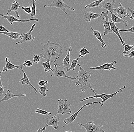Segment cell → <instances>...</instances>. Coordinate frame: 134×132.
<instances>
[{"label":"cell","instance_id":"1","mask_svg":"<svg viewBox=\"0 0 134 132\" xmlns=\"http://www.w3.org/2000/svg\"><path fill=\"white\" fill-rule=\"evenodd\" d=\"M43 45L42 53L40 54L41 59L49 60L50 62L55 63L63 53V47L59 44L51 43L50 40L45 43H40Z\"/></svg>","mask_w":134,"mask_h":132},{"label":"cell","instance_id":"2","mask_svg":"<svg viewBox=\"0 0 134 132\" xmlns=\"http://www.w3.org/2000/svg\"><path fill=\"white\" fill-rule=\"evenodd\" d=\"M77 65L79 67V70L77 72V79H78V81L76 82L75 85L79 86L80 85V89L82 92H85L88 88H90L91 91L95 94L96 92L92 88L90 83L92 74L83 69L79 64H77Z\"/></svg>","mask_w":134,"mask_h":132},{"label":"cell","instance_id":"3","mask_svg":"<svg viewBox=\"0 0 134 132\" xmlns=\"http://www.w3.org/2000/svg\"><path fill=\"white\" fill-rule=\"evenodd\" d=\"M126 86H124L122 88H120L117 91L111 94H99L97 93H95L94 94V96H92L89 97L87 98H85L82 100H80V102H83V101H86V100H89V99H97V98H99L102 99V101H97L91 103V105L92 104H94L95 103H99L100 104L101 106H103L104 104L105 103V102L108 100L109 99L112 98L114 96H116L119 92H122L123 90L125 89Z\"/></svg>","mask_w":134,"mask_h":132},{"label":"cell","instance_id":"4","mask_svg":"<svg viewBox=\"0 0 134 132\" xmlns=\"http://www.w3.org/2000/svg\"><path fill=\"white\" fill-rule=\"evenodd\" d=\"M54 64V68L53 71H52L51 76H53L55 78H66L69 79L70 81H74L77 80L76 77H70L66 74V70H65V68L64 67L63 64L59 65L53 63Z\"/></svg>","mask_w":134,"mask_h":132},{"label":"cell","instance_id":"5","mask_svg":"<svg viewBox=\"0 0 134 132\" xmlns=\"http://www.w3.org/2000/svg\"><path fill=\"white\" fill-rule=\"evenodd\" d=\"M58 107L57 110V113L54 115L57 116L58 114L62 115H70L72 113V111L70 109L71 104L68 102L67 99L63 100L62 99H58Z\"/></svg>","mask_w":134,"mask_h":132},{"label":"cell","instance_id":"6","mask_svg":"<svg viewBox=\"0 0 134 132\" xmlns=\"http://www.w3.org/2000/svg\"><path fill=\"white\" fill-rule=\"evenodd\" d=\"M64 0H54L53 2L51 4L44 5L43 7H55L57 8H59L66 15L68 14L66 10V8L70 9L72 11L75 10V9L74 7H71L64 3Z\"/></svg>","mask_w":134,"mask_h":132},{"label":"cell","instance_id":"7","mask_svg":"<svg viewBox=\"0 0 134 132\" xmlns=\"http://www.w3.org/2000/svg\"><path fill=\"white\" fill-rule=\"evenodd\" d=\"M80 126L86 129L85 132H105L104 130L102 129L103 125H97L94 124L93 121L88 122L86 124H82L80 123H77Z\"/></svg>","mask_w":134,"mask_h":132},{"label":"cell","instance_id":"8","mask_svg":"<svg viewBox=\"0 0 134 132\" xmlns=\"http://www.w3.org/2000/svg\"><path fill=\"white\" fill-rule=\"evenodd\" d=\"M36 25V24H34L33 25H32L31 27V28L28 32L26 33H23L21 34L20 37V38L21 39V40L20 41L16 43V45L21 44L23 43H27L33 41L35 39V38L32 36L31 33Z\"/></svg>","mask_w":134,"mask_h":132},{"label":"cell","instance_id":"9","mask_svg":"<svg viewBox=\"0 0 134 132\" xmlns=\"http://www.w3.org/2000/svg\"><path fill=\"white\" fill-rule=\"evenodd\" d=\"M108 10H107L105 12H102L100 14V15L104 17L105 18L104 21L100 20L103 23L104 28V31L103 32V33L104 36H105V35L113 33V32L110 28V25L109 21V17L108 16Z\"/></svg>","mask_w":134,"mask_h":132},{"label":"cell","instance_id":"10","mask_svg":"<svg viewBox=\"0 0 134 132\" xmlns=\"http://www.w3.org/2000/svg\"><path fill=\"white\" fill-rule=\"evenodd\" d=\"M0 15L4 19L7 20L9 22L10 24L11 25H12L13 23L16 22L23 23H24L29 22L31 21H35L37 22H38L39 21L38 19L36 18H34V19L31 18V19H28V20H20V19L16 18L14 16L10 15V14L5 15L4 14L1 13V14H0Z\"/></svg>","mask_w":134,"mask_h":132},{"label":"cell","instance_id":"11","mask_svg":"<svg viewBox=\"0 0 134 132\" xmlns=\"http://www.w3.org/2000/svg\"><path fill=\"white\" fill-rule=\"evenodd\" d=\"M90 105H91V103H87V104H85V105L84 104L78 111L75 112V113H74L73 115H71L69 117L64 119V123H65V125H64L63 127H64L65 125H67L68 124H71V123L73 122L74 120L76 119V118L77 117L78 115V114L80 112H81V111L85 107L88 106L89 107H90Z\"/></svg>","mask_w":134,"mask_h":132},{"label":"cell","instance_id":"12","mask_svg":"<svg viewBox=\"0 0 134 132\" xmlns=\"http://www.w3.org/2000/svg\"><path fill=\"white\" fill-rule=\"evenodd\" d=\"M117 64V62L116 61H114L111 63H107L104 64L101 66H97V67H92L89 68L90 70H111V69L115 70L117 68L114 67V65Z\"/></svg>","mask_w":134,"mask_h":132},{"label":"cell","instance_id":"13","mask_svg":"<svg viewBox=\"0 0 134 132\" xmlns=\"http://www.w3.org/2000/svg\"><path fill=\"white\" fill-rule=\"evenodd\" d=\"M115 1V0H104L100 3L99 7L104 8L115 14L113 9Z\"/></svg>","mask_w":134,"mask_h":132},{"label":"cell","instance_id":"14","mask_svg":"<svg viewBox=\"0 0 134 132\" xmlns=\"http://www.w3.org/2000/svg\"><path fill=\"white\" fill-rule=\"evenodd\" d=\"M60 123L59 117L57 116H54L50 118H47V123L45 126H52L55 129L57 130L58 128V124Z\"/></svg>","mask_w":134,"mask_h":132},{"label":"cell","instance_id":"15","mask_svg":"<svg viewBox=\"0 0 134 132\" xmlns=\"http://www.w3.org/2000/svg\"><path fill=\"white\" fill-rule=\"evenodd\" d=\"M114 12H115L117 13V16L120 18L123 17H128L129 16V14L127 12V10L122 6V4L120 3L119 4V7L117 8H114Z\"/></svg>","mask_w":134,"mask_h":132},{"label":"cell","instance_id":"16","mask_svg":"<svg viewBox=\"0 0 134 132\" xmlns=\"http://www.w3.org/2000/svg\"><path fill=\"white\" fill-rule=\"evenodd\" d=\"M98 17L105 19L104 17L101 16L100 14L94 13L92 11H88L85 13L83 18L85 22H90L91 20L97 19Z\"/></svg>","mask_w":134,"mask_h":132},{"label":"cell","instance_id":"17","mask_svg":"<svg viewBox=\"0 0 134 132\" xmlns=\"http://www.w3.org/2000/svg\"><path fill=\"white\" fill-rule=\"evenodd\" d=\"M5 66L3 68V72H6L8 70H12L15 68H18L21 70L22 68V66L20 65H16L13 64L10 61V59L8 57H6L5 59Z\"/></svg>","mask_w":134,"mask_h":132},{"label":"cell","instance_id":"18","mask_svg":"<svg viewBox=\"0 0 134 132\" xmlns=\"http://www.w3.org/2000/svg\"><path fill=\"white\" fill-rule=\"evenodd\" d=\"M20 8V6L19 2L15 0L12 4L11 7L8 9L7 14V15H8V14H10L12 12H14L15 13L17 17L19 18H20V16L19 15V12H18V10Z\"/></svg>","mask_w":134,"mask_h":132},{"label":"cell","instance_id":"19","mask_svg":"<svg viewBox=\"0 0 134 132\" xmlns=\"http://www.w3.org/2000/svg\"><path fill=\"white\" fill-rule=\"evenodd\" d=\"M21 70L22 72L23 73V78H22L19 81L20 83H21L23 85H29L30 87L33 88L34 90L35 91L34 93H37V89H36L32 85L30 81H29L28 77H27V76L26 75V73H25V71H24V70L23 69V68L21 69Z\"/></svg>","mask_w":134,"mask_h":132},{"label":"cell","instance_id":"20","mask_svg":"<svg viewBox=\"0 0 134 132\" xmlns=\"http://www.w3.org/2000/svg\"><path fill=\"white\" fill-rule=\"evenodd\" d=\"M26 94H21V95H15L11 92L9 89L7 90L6 93L5 94V96L2 99L0 100V103L2 102L8 101V100L11 99L14 97H26Z\"/></svg>","mask_w":134,"mask_h":132},{"label":"cell","instance_id":"21","mask_svg":"<svg viewBox=\"0 0 134 132\" xmlns=\"http://www.w3.org/2000/svg\"><path fill=\"white\" fill-rule=\"evenodd\" d=\"M109 23L110 28H111L112 32H113V33H115L117 35V36L119 39L121 44L123 45V47H124V44L125 43V42L123 41L122 38L121 37V35H120L119 31V28L117 27V26L115 25L114 23L112 21L109 22Z\"/></svg>","mask_w":134,"mask_h":132},{"label":"cell","instance_id":"22","mask_svg":"<svg viewBox=\"0 0 134 132\" xmlns=\"http://www.w3.org/2000/svg\"><path fill=\"white\" fill-rule=\"evenodd\" d=\"M90 28L93 31V34L94 36L96 37V39L100 43V45H101V47L104 49L105 48L107 45H106L105 42L103 40V38H102L100 32L98 30H94V29H93L92 27H90Z\"/></svg>","mask_w":134,"mask_h":132},{"label":"cell","instance_id":"23","mask_svg":"<svg viewBox=\"0 0 134 132\" xmlns=\"http://www.w3.org/2000/svg\"><path fill=\"white\" fill-rule=\"evenodd\" d=\"M72 47H70L69 49V50L68 51V53L67 55H66L64 59L63 60L62 64L63 65L64 67L66 70L68 69L70 67V63H71V60H70V52L71 50H72Z\"/></svg>","mask_w":134,"mask_h":132},{"label":"cell","instance_id":"24","mask_svg":"<svg viewBox=\"0 0 134 132\" xmlns=\"http://www.w3.org/2000/svg\"><path fill=\"white\" fill-rule=\"evenodd\" d=\"M111 14V18L112 22L114 23H121L125 27L128 26V21L125 20L122 18H120L117 16L112 12H110Z\"/></svg>","mask_w":134,"mask_h":132},{"label":"cell","instance_id":"25","mask_svg":"<svg viewBox=\"0 0 134 132\" xmlns=\"http://www.w3.org/2000/svg\"><path fill=\"white\" fill-rule=\"evenodd\" d=\"M0 34H5L10 39H12L15 40L20 38L21 34L18 32H0Z\"/></svg>","mask_w":134,"mask_h":132},{"label":"cell","instance_id":"26","mask_svg":"<svg viewBox=\"0 0 134 132\" xmlns=\"http://www.w3.org/2000/svg\"><path fill=\"white\" fill-rule=\"evenodd\" d=\"M104 0H97L93 2L90 4L86 5L85 6V8H91L95 7H99L100 3Z\"/></svg>","mask_w":134,"mask_h":132},{"label":"cell","instance_id":"27","mask_svg":"<svg viewBox=\"0 0 134 132\" xmlns=\"http://www.w3.org/2000/svg\"><path fill=\"white\" fill-rule=\"evenodd\" d=\"M50 61L49 60H48L46 62L41 63V64L42 65L43 68L44 69V71L46 72L50 73V70L53 71V69L52 68L50 65Z\"/></svg>","mask_w":134,"mask_h":132},{"label":"cell","instance_id":"28","mask_svg":"<svg viewBox=\"0 0 134 132\" xmlns=\"http://www.w3.org/2000/svg\"><path fill=\"white\" fill-rule=\"evenodd\" d=\"M79 57L77 58L76 59H72V63H71V65L70 68L66 70V72L68 73L69 71L72 70L74 71L75 70V68L77 65V62L80 59Z\"/></svg>","mask_w":134,"mask_h":132},{"label":"cell","instance_id":"29","mask_svg":"<svg viewBox=\"0 0 134 132\" xmlns=\"http://www.w3.org/2000/svg\"><path fill=\"white\" fill-rule=\"evenodd\" d=\"M80 58H83L85 57L86 55L90 53V52L85 47H83L80 49L79 52Z\"/></svg>","mask_w":134,"mask_h":132},{"label":"cell","instance_id":"30","mask_svg":"<svg viewBox=\"0 0 134 132\" xmlns=\"http://www.w3.org/2000/svg\"><path fill=\"white\" fill-rule=\"evenodd\" d=\"M2 72H3L2 70H0V97H1L3 94H4L5 89L6 88V87L3 86L2 83L1 77Z\"/></svg>","mask_w":134,"mask_h":132},{"label":"cell","instance_id":"31","mask_svg":"<svg viewBox=\"0 0 134 132\" xmlns=\"http://www.w3.org/2000/svg\"><path fill=\"white\" fill-rule=\"evenodd\" d=\"M47 86L46 85L43 86H40L39 87V89H38V92L40 94L42 95L43 97L47 96V95L46 94V92L48 91V90L47 89Z\"/></svg>","mask_w":134,"mask_h":132},{"label":"cell","instance_id":"32","mask_svg":"<svg viewBox=\"0 0 134 132\" xmlns=\"http://www.w3.org/2000/svg\"><path fill=\"white\" fill-rule=\"evenodd\" d=\"M32 7L31 10L32 12L31 13V18H32L36 16V5L35 0H32Z\"/></svg>","mask_w":134,"mask_h":132},{"label":"cell","instance_id":"33","mask_svg":"<svg viewBox=\"0 0 134 132\" xmlns=\"http://www.w3.org/2000/svg\"><path fill=\"white\" fill-rule=\"evenodd\" d=\"M134 47V45H129L124 44V51L123 52V54H128L129 52Z\"/></svg>","mask_w":134,"mask_h":132},{"label":"cell","instance_id":"34","mask_svg":"<svg viewBox=\"0 0 134 132\" xmlns=\"http://www.w3.org/2000/svg\"><path fill=\"white\" fill-rule=\"evenodd\" d=\"M36 113H39V114H42L43 115H47L49 116L52 114V113L50 112H48L44 110H41V109L37 108L36 110H35Z\"/></svg>","mask_w":134,"mask_h":132},{"label":"cell","instance_id":"35","mask_svg":"<svg viewBox=\"0 0 134 132\" xmlns=\"http://www.w3.org/2000/svg\"><path fill=\"white\" fill-rule=\"evenodd\" d=\"M33 62L36 64H37L38 62L41 61V58L40 55L34 54L33 56Z\"/></svg>","mask_w":134,"mask_h":132},{"label":"cell","instance_id":"36","mask_svg":"<svg viewBox=\"0 0 134 132\" xmlns=\"http://www.w3.org/2000/svg\"><path fill=\"white\" fill-rule=\"evenodd\" d=\"M21 8L22 9L24 10L25 12H26L27 14H29L30 13L31 14V7L30 6H29L27 7H22Z\"/></svg>","mask_w":134,"mask_h":132},{"label":"cell","instance_id":"37","mask_svg":"<svg viewBox=\"0 0 134 132\" xmlns=\"http://www.w3.org/2000/svg\"><path fill=\"white\" fill-rule=\"evenodd\" d=\"M33 65V63L30 60H25L23 63V66L24 67H31Z\"/></svg>","mask_w":134,"mask_h":132},{"label":"cell","instance_id":"38","mask_svg":"<svg viewBox=\"0 0 134 132\" xmlns=\"http://www.w3.org/2000/svg\"><path fill=\"white\" fill-rule=\"evenodd\" d=\"M119 31L120 32H126L131 33L134 34V26L128 29H119Z\"/></svg>","mask_w":134,"mask_h":132},{"label":"cell","instance_id":"39","mask_svg":"<svg viewBox=\"0 0 134 132\" xmlns=\"http://www.w3.org/2000/svg\"><path fill=\"white\" fill-rule=\"evenodd\" d=\"M48 84V82L47 81H45L43 80H41L39 82H38L37 83L38 85L40 86H45L46 85Z\"/></svg>","mask_w":134,"mask_h":132},{"label":"cell","instance_id":"40","mask_svg":"<svg viewBox=\"0 0 134 132\" xmlns=\"http://www.w3.org/2000/svg\"><path fill=\"white\" fill-rule=\"evenodd\" d=\"M128 10L131 14V16L130 17V18L131 20H134V10L131 9L130 7L128 8Z\"/></svg>","mask_w":134,"mask_h":132},{"label":"cell","instance_id":"41","mask_svg":"<svg viewBox=\"0 0 134 132\" xmlns=\"http://www.w3.org/2000/svg\"><path fill=\"white\" fill-rule=\"evenodd\" d=\"M124 57H128L132 58L134 57V50H132L130 54H123Z\"/></svg>","mask_w":134,"mask_h":132},{"label":"cell","instance_id":"42","mask_svg":"<svg viewBox=\"0 0 134 132\" xmlns=\"http://www.w3.org/2000/svg\"><path fill=\"white\" fill-rule=\"evenodd\" d=\"M9 32L8 29L6 28L3 25H2L0 26V32Z\"/></svg>","mask_w":134,"mask_h":132},{"label":"cell","instance_id":"43","mask_svg":"<svg viewBox=\"0 0 134 132\" xmlns=\"http://www.w3.org/2000/svg\"><path fill=\"white\" fill-rule=\"evenodd\" d=\"M46 127H44L42 128L39 129L36 132H43L45 131V130H46Z\"/></svg>","mask_w":134,"mask_h":132},{"label":"cell","instance_id":"44","mask_svg":"<svg viewBox=\"0 0 134 132\" xmlns=\"http://www.w3.org/2000/svg\"><path fill=\"white\" fill-rule=\"evenodd\" d=\"M131 125H132V126H133L134 127V122H132L131 123Z\"/></svg>","mask_w":134,"mask_h":132},{"label":"cell","instance_id":"45","mask_svg":"<svg viewBox=\"0 0 134 132\" xmlns=\"http://www.w3.org/2000/svg\"><path fill=\"white\" fill-rule=\"evenodd\" d=\"M64 132H73V131H65Z\"/></svg>","mask_w":134,"mask_h":132},{"label":"cell","instance_id":"46","mask_svg":"<svg viewBox=\"0 0 134 132\" xmlns=\"http://www.w3.org/2000/svg\"><path fill=\"white\" fill-rule=\"evenodd\" d=\"M38 0H35V1L36 2Z\"/></svg>","mask_w":134,"mask_h":132},{"label":"cell","instance_id":"47","mask_svg":"<svg viewBox=\"0 0 134 132\" xmlns=\"http://www.w3.org/2000/svg\"><path fill=\"white\" fill-rule=\"evenodd\" d=\"M115 1H116V0H115Z\"/></svg>","mask_w":134,"mask_h":132},{"label":"cell","instance_id":"48","mask_svg":"<svg viewBox=\"0 0 134 132\" xmlns=\"http://www.w3.org/2000/svg\"></svg>","mask_w":134,"mask_h":132}]
</instances>
